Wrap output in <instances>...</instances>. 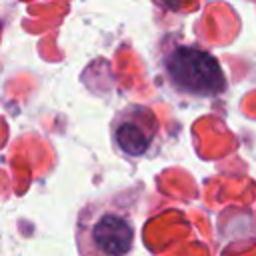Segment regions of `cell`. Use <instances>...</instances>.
Returning <instances> with one entry per match:
<instances>
[{"mask_svg": "<svg viewBox=\"0 0 256 256\" xmlns=\"http://www.w3.org/2000/svg\"><path fill=\"white\" fill-rule=\"evenodd\" d=\"M164 70L172 86L192 96H216L226 88L218 60L194 46H176L164 58Z\"/></svg>", "mask_w": 256, "mask_h": 256, "instance_id": "2", "label": "cell"}, {"mask_svg": "<svg viewBox=\"0 0 256 256\" xmlns=\"http://www.w3.org/2000/svg\"><path fill=\"white\" fill-rule=\"evenodd\" d=\"M158 134V122L154 114L144 106H128L112 120V140L122 154H144L154 136Z\"/></svg>", "mask_w": 256, "mask_h": 256, "instance_id": "3", "label": "cell"}, {"mask_svg": "<svg viewBox=\"0 0 256 256\" xmlns=\"http://www.w3.org/2000/svg\"><path fill=\"white\" fill-rule=\"evenodd\" d=\"M80 256H128L134 248V218L128 196H110L82 208L76 226Z\"/></svg>", "mask_w": 256, "mask_h": 256, "instance_id": "1", "label": "cell"}]
</instances>
